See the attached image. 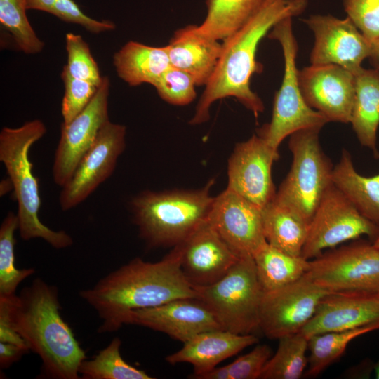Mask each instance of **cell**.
Here are the masks:
<instances>
[{
    "mask_svg": "<svg viewBox=\"0 0 379 379\" xmlns=\"http://www.w3.org/2000/svg\"><path fill=\"white\" fill-rule=\"evenodd\" d=\"M182 244L161 260L152 262L135 258L81 290L80 298L97 313L99 333H112L125 324L134 310L158 306L169 301L197 297L181 270Z\"/></svg>",
    "mask_w": 379,
    "mask_h": 379,
    "instance_id": "obj_1",
    "label": "cell"
},
{
    "mask_svg": "<svg viewBox=\"0 0 379 379\" xmlns=\"http://www.w3.org/2000/svg\"><path fill=\"white\" fill-rule=\"evenodd\" d=\"M58 288L35 278L19 295L0 298V313L41 361L39 376L79 379L86 352L60 314Z\"/></svg>",
    "mask_w": 379,
    "mask_h": 379,
    "instance_id": "obj_2",
    "label": "cell"
},
{
    "mask_svg": "<svg viewBox=\"0 0 379 379\" xmlns=\"http://www.w3.org/2000/svg\"><path fill=\"white\" fill-rule=\"evenodd\" d=\"M307 3V0H265L238 30L222 41L218 63L190 124L206 122L211 105L227 97L238 100L255 117L264 111L262 101L250 86L252 75L262 70V65L256 60L258 44L275 24L301 14Z\"/></svg>",
    "mask_w": 379,
    "mask_h": 379,
    "instance_id": "obj_3",
    "label": "cell"
},
{
    "mask_svg": "<svg viewBox=\"0 0 379 379\" xmlns=\"http://www.w3.org/2000/svg\"><path fill=\"white\" fill-rule=\"evenodd\" d=\"M41 120L34 119L18 128L4 127L0 132V161L4 164L18 203L20 236L24 241L39 238L53 248L62 249L73 244L64 230H53L39 219L41 207L38 179L29 158L31 147L46 133Z\"/></svg>",
    "mask_w": 379,
    "mask_h": 379,
    "instance_id": "obj_4",
    "label": "cell"
},
{
    "mask_svg": "<svg viewBox=\"0 0 379 379\" xmlns=\"http://www.w3.org/2000/svg\"><path fill=\"white\" fill-rule=\"evenodd\" d=\"M214 180L196 190L144 191L130 202L133 221L149 248L176 246L207 220Z\"/></svg>",
    "mask_w": 379,
    "mask_h": 379,
    "instance_id": "obj_5",
    "label": "cell"
},
{
    "mask_svg": "<svg viewBox=\"0 0 379 379\" xmlns=\"http://www.w3.org/2000/svg\"><path fill=\"white\" fill-rule=\"evenodd\" d=\"M268 37L277 41L282 48L284 73L281 85L274 100L272 119L258 130V134L274 150L283 140L301 130L321 129L328 119L310 107L305 100L298 78L296 55L298 44L292 27V18L279 21L271 29Z\"/></svg>",
    "mask_w": 379,
    "mask_h": 379,
    "instance_id": "obj_6",
    "label": "cell"
},
{
    "mask_svg": "<svg viewBox=\"0 0 379 379\" xmlns=\"http://www.w3.org/2000/svg\"><path fill=\"white\" fill-rule=\"evenodd\" d=\"M320 130L305 129L290 135L292 165L274 197L275 201L292 209L308 224L333 184V166L320 145Z\"/></svg>",
    "mask_w": 379,
    "mask_h": 379,
    "instance_id": "obj_7",
    "label": "cell"
},
{
    "mask_svg": "<svg viewBox=\"0 0 379 379\" xmlns=\"http://www.w3.org/2000/svg\"><path fill=\"white\" fill-rule=\"evenodd\" d=\"M194 288L197 298L211 309L225 330L247 335L260 329L263 291L253 256L241 257L218 281Z\"/></svg>",
    "mask_w": 379,
    "mask_h": 379,
    "instance_id": "obj_8",
    "label": "cell"
},
{
    "mask_svg": "<svg viewBox=\"0 0 379 379\" xmlns=\"http://www.w3.org/2000/svg\"><path fill=\"white\" fill-rule=\"evenodd\" d=\"M306 272L328 292L379 291V248L355 242L309 260Z\"/></svg>",
    "mask_w": 379,
    "mask_h": 379,
    "instance_id": "obj_9",
    "label": "cell"
},
{
    "mask_svg": "<svg viewBox=\"0 0 379 379\" xmlns=\"http://www.w3.org/2000/svg\"><path fill=\"white\" fill-rule=\"evenodd\" d=\"M379 226L364 217L332 184L324 193L309 223L301 256L313 259L328 248L367 235L374 239Z\"/></svg>",
    "mask_w": 379,
    "mask_h": 379,
    "instance_id": "obj_10",
    "label": "cell"
},
{
    "mask_svg": "<svg viewBox=\"0 0 379 379\" xmlns=\"http://www.w3.org/2000/svg\"><path fill=\"white\" fill-rule=\"evenodd\" d=\"M328 293L315 284L307 273L291 284L262 291L260 329L270 339L300 332Z\"/></svg>",
    "mask_w": 379,
    "mask_h": 379,
    "instance_id": "obj_11",
    "label": "cell"
},
{
    "mask_svg": "<svg viewBox=\"0 0 379 379\" xmlns=\"http://www.w3.org/2000/svg\"><path fill=\"white\" fill-rule=\"evenodd\" d=\"M126 133L125 126L109 120L103 126L70 179L62 187L59 204L62 211L77 206L111 176L125 149Z\"/></svg>",
    "mask_w": 379,
    "mask_h": 379,
    "instance_id": "obj_12",
    "label": "cell"
},
{
    "mask_svg": "<svg viewBox=\"0 0 379 379\" xmlns=\"http://www.w3.org/2000/svg\"><path fill=\"white\" fill-rule=\"evenodd\" d=\"M110 81L103 77L98 91L86 107L70 122H62L55 150L52 175L55 183L63 187L78 164L109 120L108 99Z\"/></svg>",
    "mask_w": 379,
    "mask_h": 379,
    "instance_id": "obj_13",
    "label": "cell"
},
{
    "mask_svg": "<svg viewBox=\"0 0 379 379\" xmlns=\"http://www.w3.org/2000/svg\"><path fill=\"white\" fill-rule=\"evenodd\" d=\"M279 157L258 135L237 144L228 160L227 188L264 208L276 195L272 166Z\"/></svg>",
    "mask_w": 379,
    "mask_h": 379,
    "instance_id": "obj_14",
    "label": "cell"
},
{
    "mask_svg": "<svg viewBox=\"0 0 379 379\" xmlns=\"http://www.w3.org/2000/svg\"><path fill=\"white\" fill-rule=\"evenodd\" d=\"M303 22L313 32L314 44L310 54L312 65H336L354 74L369 57L371 42L347 17L312 15Z\"/></svg>",
    "mask_w": 379,
    "mask_h": 379,
    "instance_id": "obj_15",
    "label": "cell"
},
{
    "mask_svg": "<svg viewBox=\"0 0 379 379\" xmlns=\"http://www.w3.org/2000/svg\"><path fill=\"white\" fill-rule=\"evenodd\" d=\"M208 220L239 257L253 256L267 242L262 208L227 188L214 198Z\"/></svg>",
    "mask_w": 379,
    "mask_h": 379,
    "instance_id": "obj_16",
    "label": "cell"
},
{
    "mask_svg": "<svg viewBox=\"0 0 379 379\" xmlns=\"http://www.w3.org/2000/svg\"><path fill=\"white\" fill-rule=\"evenodd\" d=\"M125 324L161 332L183 343L199 333L224 329L211 309L196 298L132 310L126 316Z\"/></svg>",
    "mask_w": 379,
    "mask_h": 379,
    "instance_id": "obj_17",
    "label": "cell"
},
{
    "mask_svg": "<svg viewBox=\"0 0 379 379\" xmlns=\"http://www.w3.org/2000/svg\"><path fill=\"white\" fill-rule=\"evenodd\" d=\"M307 104L328 121L350 123L354 98V76L336 65H311L298 71Z\"/></svg>",
    "mask_w": 379,
    "mask_h": 379,
    "instance_id": "obj_18",
    "label": "cell"
},
{
    "mask_svg": "<svg viewBox=\"0 0 379 379\" xmlns=\"http://www.w3.org/2000/svg\"><path fill=\"white\" fill-rule=\"evenodd\" d=\"M181 244V270L193 286H206L218 281L241 258L208 219Z\"/></svg>",
    "mask_w": 379,
    "mask_h": 379,
    "instance_id": "obj_19",
    "label": "cell"
},
{
    "mask_svg": "<svg viewBox=\"0 0 379 379\" xmlns=\"http://www.w3.org/2000/svg\"><path fill=\"white\" fill-rule=\"evenodd\" d=\"M379 321L377 293L330 292L300 332L307 338L328 332L350 330Z\"/></svg>",
    "mask_w": 379,
    "mask_h": 379,
    "instance_id": "obj_20",
    "label": "cell"
},
{
    "mask_svg": "<svg viewBox=\"0 0 379 379\" xmlns=\"http://www.w3.org/2000/svg\"><path fill=\"white\" fill-rule=\"evenodd\" d=\"M258 343L253 334H237L225 329L205 331L183 343L178 352L168 355L166 361L174 365L189 363L194 368L190 376L204 373L244 348Z\"/></svg>",
    "mask_w": 379,
    "mask_h": 379,
    "instance_id": "obj_21",
    "label": "cell"
},
{
    "mask_svg": "<svg viewBox=\"0 0 379 379\" xmlns=\"http://www.w3.org/2000/svg\"><path fill=\"white\" fill-rule=\"evenodd\" d=\"M165 46L171 66L189 74L197 86L208 83L222 51V43L202 35L196 25L175 31Z\"/></svg>",
    "mask_w": 379,
    "mask_h": 379,
    "instance_id": "obj_22",
    "label": "cell"
},
{
    "mask_svg": "<svg viewBox=\"0 0 379 379\" xmlns=\"http://www.w3.org/2000/svg\"><path fill=\"white\" fill-rule=\"evenodd\" d=\"M354 98L350 123L360 143L379 157V72L361 68L354 74Z\"/></svg>",
    "mask_w": 379,
    "mask_h": 379,
    "instance_id": "obj_23",
    "label": "cell"
},
{
    "mask_svg": "<svg viewBox=\"0 0 379 379\" xmlns=\"http://www.w3.org/2000/svg\"><path fill=\"white\" fill-rule=\"evenodd\" d=\"M113 64L118 76L131 86L145 83L153 85L171 67L166 46L133 41L114 53Z\"/></svg>",
    "mask_w": 379,
    "mask_h": 379,
    "instance_id": "obj_24",
    "label": "cell"
},
{
    "mask_svg": "<svg viewBox=\"0 0 379 379\" xmlns=\"http://www.w3.org/2000/svg\"><path fill=\"white\" fill-rule=\"evenodd\" d=\"M332 182L364 217L379 226V173L373 177L361 175L349 152L343 149L333 167Z\"/></svg>",
    "mask_w": 379,
    "mask_h": 379,
    "instance_id": "obj_25",
    "label": "cell"
},
{
    "mask_svg": "<svg viewBox=\"0 0 379 379\" xmlns=\"http://www.w3.org/2000/svg\"><path fill=\"white\" fill-rule=\"evenodd\" d=\"M267 242L293 256H301L309 224L290 208L274 199L262 208Z\"/></svg>",
    "mask_w": 379,
    "mask_h": 379,
    "instance_id": "obj_26",
    "label": "cell"
},
{
    "mask_svg": "<svg viewBox=\"0 0 379 379\" xmlns=\"http://www.w3.org/2000/svg\"><path fill=\"white\" fill-rule=\"evenodd\" d=\"M265 0H206V15L197 25L204 36L223 41L238 30Z\"/></svg>",
    "mask_w": 379,
    "mask_h": 379,
    "instance_id": "obj_27",
    "label": "cell"
},
{
    "mask_svg": "<svg viewBox=\"0 0 379 379\" xmlns=\"http://www.w3.org/2000/svg\"><path fill=\"white\" fill-rule=\"evenodd\" d=\"M257 275L263 291L291 284L308 270L309 260L293 256L266 242L253 255Z\"/></svg>",
    "mask_w": 379,
    "mask_h": 379,
    "instance_id": "obj_28",
    "label": "cell"
},
{
    "mask_svg": "<svg viewBox=\"0 0 379 379\" xmlns=\"http://www.w3.org/2000/svg\"><path fill=\"white\" fill-rule=\"evenodd\" d=\"M379 329V321L343 331L314 335L308 338L310 356L304 376L315 378L335 362L354 339Z\"/></svg>",
    "mask_w": 379,
    "mask_h": 379,
    "instance_id": "obj_29",
    "label": "cell"
},
{
    "mask_svg": "<svg viewBox=\"0 0 379 379\" xmlns=\"http://www.w3.org/2000/svg\"><path fill=\"white\" fill-rule=\"evenodd\" d=\"M278 340L277 351L266 363L260 378H300L308 363V338L300 331Z\"/></svg>",
    "mask_w": 379,
    "mask_h": 379,
    "instance_id": "obj_30",
    "label": "cell"
},
{
    "mask_svg": "<svg viewBox=\"0 0 379 379\" xmlns=\"http://www.w3.org/2000/svg\"><path fill=\"white\" fill-rule=\"evenodd\" d=\"M121 340L114 338L107 347L91 359L80 364L79 373L82 379H152L145 371L128 364L122 358Z\"/></svg>",
    "mask_w": 379,
    "mask_h": 379,
    "instance_id": "obj_31",
    "label": "cell"
},
{
    "mask_svg": "<svg viewBox=\"0 0 379 379\" xmlns=\"http://www.w3.org/2000/svg\"><path fill=\"white\" fill-rule=\"evenodd\" d=\"M18 230L17 214L10 211L0 226V298L15 296L18 286L33 275V267L18 269L15 266V232Z\"/></svg>",
    "mask_w": 379,
    "mask_h": 379,
    "instance_id": "obj_32",
    "label": "cell"
},
{
    "mask_svg": "<svg viewBox=\"0 0 379 379\" xmlns=\"http://www.w3.org/2000/svg\"><path fill=\"white\" fill-rule=\"evenodd\" d=\"M27 0H0V22L26 54L40 53L44 42L37 36L27 17Z\"/></svg>",
    "mask_w": 379,
    "mask_h": 379,
    "instance_id": "obj_33",
    "label": "cell"
},
{
    "mask_svg": "<svg viewBox=\"0 0 379 379\" xmlns=\"http://www.w3.org/2000/svg\"><path fill=\"white\" fill-rule=\"evenodd\" d=\"M67 63L64 69L73 77L100 86L101 77L97 62L91 55L88 44L81 36L67 33L65 36Z\"/></svg>",
    "mask_w": 379,
    "mask_h": 379,
    "instance_id": "obj_34",
    "label": "cell"
},
{
    "mask_svg": "<svg viewBox=\"0 0 379 379\" xmlns=\"http://www.w3.org/2000/svg\"><path fill=\"white\" fill-rule=\"evenodd\" d=\"M152 86L162 100L173 105H188L197 95V85L193 78L173 67L164 72Z\"/></svg>",
    "mask_w": 379,
    "mask_h": 379,
    "instance_id": "obj_35",
    "label": "cell"
},
{
    "mask_svg": "<svg viewBox=\"0 0 379 379\" xmlns=\"http://www.w3.org/2000/svg\"><path fill=\"white\" fill-rule=\"evenodd\" d=\"M61 78L65 88L61 112L63 123L67 124L86 107L98 87L89 81L72 77L64 68Z\"/></svg>",
    "mask_w": 379,
    "mask_h": 379,
    "instance_id": "obj_36",
    "label": "cell"
},
{
    "mask_svg": "<svg viewBox=\"0 0 379 379\" xmlns=\"http://www.w3.org/2000/svg\"><path fill=\"white\" fill-rule=\"evenodd\" d=\"M343 6L347 17L370 42L379 38V0H343Z\"/></svg>",
    "mask_w": 379,
    "mask_h": 379,
    "instance_id": "obj_37",
    "label": "cell"
},
{
    "mask_svg": "<svg viewBox=\"0 0 379 379\" xmlns=\"http://www.w3.org/2000/svg\"><path fill=\"white\" fill-rule=\"evenodd\" d=\"M271 353L267 345H256L251 351L227 365L230 379L260 378Z\"/></svg>",
    "mask_w": 379,
    "mask_h": 379,
    "instance_id": "obj_38",
    "label": "cell"
},
{
    "mask_svg": "<svg viewBox=\"0 0 379 379\" xmlns=\"http://www.w3.org/2000/svg\"><path fill=\"white\" fill-rule=\"evenodd\" d=\"M51 14L65 22L78 24L94 34L115 28L114 23L109 20H96L85 15L73 0H56Z\"/></svg>",
    "mask_w": 379,
    "mask_h": 379,
    "instance_id": "obj_39",
    "label": "cell"
},
{
    "mask_svg": "<svg viewBox=\"0 0 379 379\" xmlns=\"http://www.w3.org/2000/svg\"><path fill=\"white\" fill-rule=\"evenodd\" d=\"M30 350L15 344L0 342V367L1 369L10 368L21 359Z\"/></svg>",
    "mask_w": 379,
    "mask_h": 379,
    "instance_id": "obj_40",
    "label": "cell"
},
{
    "mask_svg": "<svg viewBox=\"0 0 379 379\" xmlns=\"http://www.w3.org/2000/svg\"><path fill=\"white\" fill-rule=\"evenodd\" d=\"M0 342L9 343L28 347L23 338L13 329L7 317L0 313Z\"/></svg>",
    "mask_w": 379,
    "mask_h": 379,
    "instance_id": "obj_41",
    "label": "cell"
},
{
    "mask_svg": "<svg viewBox=\"0 0 379 379\" xmlns=\"http://www.w3.org/2000/svg\"><path fill=\"white\" fill-rule=\"evenodd\" d=\"M194 379H230L227 366L214 368L198 375L190 377Z\"/></svg>",
    "mask_w": 379,
    "mask_h": 379,
    "instance_id": "obj_42",
    "label": "cell"
},
{
    "mask_svg": "<svg viewBox=\"0 0 379 379\" xmlns=\"http://www.w3.org/2000/svg\"><path fill=\"white\" fill-rule=\"evenodd\" d=\"M56 0H27V9L38 10L51 13Z\"/></svg>",
    "mask_w": 379,
    "mask_h": 379,
    "instance_id": "obj_43",
    "label": "cell"
},
{
    "mask_svg": "<svg viewBox=\"0 0 379 379\" xmlns=\"http://www.w3.org/2000/svg\"><path fill=\"white\" fill-rule=\"evenodd\" d=\"M368 58L375 69L379 72V38L371 42V53Z\"/></svg>",
    "mask_w": 379,
    "mask_h": 379,
    "instance_id": "obj_44",
    "label": "cell"
},
{
    "mask_svg": "<svg viewBox=\"0 0 379 379\" xmlns=\"http://www.w3.org/2000/svg\"><path fill=\"white\" fill-rule=\"evenodd\" d=\"M1 196L6 194L10 190L13 189V185L8 178V179L3 180L1 182Z\"/></svg>",
    "mask_w": 379,
    "mask_h": 379,
    "instance_id": "obj_45",
    "label": "cell"
},
{
    "mask_svg": "<svg viewBox=\"0 0 379 379\" xmlns=\"http://www.w3.org/2000/svg\"><path fill=\"white\" fill-rule=\"evenodd\" d=\"M373 369L375 371V378L379 379V360L374 365Z\"/></svg>",
    "mask_w": 379,
    "mask_h": 379,
    "instance_id": "obj_46",
    "label": "cell"
},
{
    "mask_svg": "<svg viewBox=\"0 0 379 379\" xmlns=\"http://www.w3.org/2000/svg\"><path fill=\"white\" fill-rule=\"evenodd\" d=\"M373 244L374 246L379 248V228H378V234H377L375 238L373 239Z\"/></svg>",
    "mask_w": 379,
    "mask_h": 379,
    "instance_id": "obj_47",
    "label": "cell"
},
{
    "mask_svg": "<svg viewBox=\"0 0 379 379\" xmlns=\"http://www.w3.org/2000/svg\"><path fill=\"white\" fill-rule=\"evenodd\" d=\"M377 294H378V297H379V291L377 293Z\"/></svg>",
    "mask_w": 379,
    "mask_h": 379,
    "instance_id": "obj_48",
    "label": "cell"
}]
</instances>
